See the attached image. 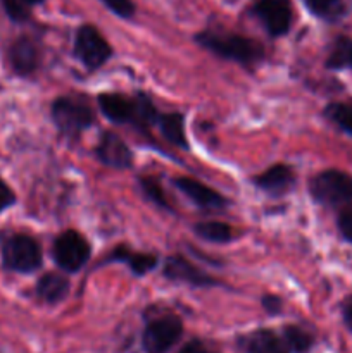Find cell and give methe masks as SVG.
Instances as JSON below:
<instances>
[{
	"instance_id": "cell-30",
	"label": "cell",
	"mask_w": 352,
	"mask_h": 353,
	"mask_svg": "<svg viewBox=\"0 0 352 353\" xmlns=\"http://www.w3.org/2000/svg\"><path fill=\"white\" fill-rule=\"evenodd\" d=\"M262 307H264L269 314L276 316V314L282 310V300H280L278 296L266 295V296H262Z\"/></svg>"
},
{
	"instance_id": "cell-19",
	"label": "cell",
	"mask_w": 352,
	"mask_h": 353,
	"mask_svg": "<svg viewBox=\"0 0 352 353\" xmlns=\"http://www.w3.org/2000/svg\"><path fill=\"white\" fill-rule=\"evenodd\" d=\"M159 116L161 114L155 110V105L152 103L150 97L145 93H138L133 99V117H131V124L138 128V130L145 131L147 128L157 124Z\"/></svg>"
},
{
	"instance_id": "cell-3",
	"label": "cell",
	"mask_w": 352,
	"mask_h": 353,
	"mask_svg": "<svg viewBox=\"0 0 352 353\" xmlns=\"http://www.w3.org/2000/svg\"><path fill=\"white\" fill-rule=\"evenodd\" d=\"M3 268L9 271L30 274L41 265V248L31 236L16 234L3 243L2 248Z\"/></svg>"
},
{
	"instance_id": "cell-24",
	"label": "cell",
	"mask_w": 352,
	"mask_h": 353,
	"mask_svg": "<svg viewBox=\"0 0 352 353\" xmlns=\"http://www.w3.org/2000/svg\"><path fill=\"white\" fill-rule=\"evenodd\" d=\"M351 55H352V40L342 37L338 38L337 43L331 48V54L328 57L326 65L330 69H342L345 65H351Z\"/></svg>"
},
{
	"instance_id": "cell-31",
	"label": "cell",
	"mask_w": 352,
	"mask_h": 353,
	"mask_svg": "<svg viewBox=\"0 0 352 353\" xmlns=\"http://www.w3.org/2000/svg\"><path fill=\"white\" fill-rule=\"evenodd\" d=\"M178 353H213L200 340H192L185 345Z\"/></svg>"
},
{
	"instance_id": "cell-11",
	"label": "cell",
	"mask_w": 352,
	"mask_h": 353,
	"mask_svg": "<svg viewBox=\"0 0 352 353\" xmlns=\"http://www.w3.org/2000/svg\"><path fill=\"white\" fill-rule=\"evenodd\" d=\"M173 185L202 209H224L228 205L224 196H221L219 193L193 178H178L173 181Z\"/></svg>"
},
{
	"instance_id": "cell-23",
	"label": "cell",
	"mask_w": 352,
	"mask_h": 353,
	"mask_svg": "<svg viewBox=\"0 0 352 353\" xmlns=\"http://www.w3.org/2000/svg\"><path fill=\"white\" fill-rule=\"evenodd\" d=\"M324 116H326L331 123L337 124L340 130H344L345 133L352 134V103H330V105H326V109H324Z\"/></svg>"
},
{
	"instance_id": "cell-17",
	"label": "cell",
	"mask_w": 352,
	"mask_h": 353,
	"mask_svg": "<svg viewBox=\"0 0 352 353\" xmlns=\"http://www.w3.org/2000/svg\"><path fill=\"white\" fill-rule=\"evenodd\" d=\"M69 293V279L57 272H47L37 283V295L47 303H59Z\"/></svg>"
},
{
	"instance_id": "cell-33",
	"label": "cell",
	"mask_w": 352,
	"mask_h": 353,
	"mask_svg": "<svg viewBox=\"0 0 352 353\" xmlns=\"http://www.w3.org/2000/svg\"><path fill=\"white\" fill-rule=\"evenodd\" d=\"M23 2L26 3V6L31 9V7H35V6H41V3H43L45 0H23Z\"/></svg>"
},
{
	"instance_id": "cell-8",
	"label": "cell",
	"mask_w": 352,
	"mask_h": 353,
	"mask_svg": "<svg viewBox=\"0 0 352 353\" xmlns=\"http://www.w3.org/2000/svg\"><path fill=\"white\" fill-rule=\"evenodd\" d=\"M252 14L271 37H283L290 31L293 21L292 0H257L252 6Z\"/></svg>"
},
{
	"instance_id": "cell-5",
	"label": "cell",
	"mask_w": 352,
	"mask_h": 353,
	"mask_svg": "<svg viewBox=\"0 0 352 353\" xmlns=\"http://www.w3.org/2000/svg\"><path fill=\"white\" fill-rule=\"evenodd\" d=\"M92 248L86 238L78 231H64L59 234L52 247L55 264L66 272H78L90 261Z\"/></svg>"
},
{
	"instance_id": "cell-32",
	"label": "cell",
	"mask_w": 352,
	"mask_h": 353,
	"mask_svg": "<svg viewBox=\"0 0 352 353\" xmlns=\"http://www.w3.org/2000/svg\"><path fill=\"white\" fill-rule=\"evenodd\" d=\"M342 314H344V323L349 330L352 331V296H349L344 302V309H342Z\"/></svg>"
},
{
	"instance_id": "cell-7",
	"label": "cell",
	"mask_w": 352,
	"mask_h": 353,
	"mask_svg": "<svg viewBox=\"0 0 352 353\" xmlns=\"http://www.w3.org/2000/svg\"><path fill=\"white\" fill-rule=\"evenodd\" d=\"M183 334V323L178 316H162L147 324L141 336L145 353H168Z\"/></svg>"
},
{
	"instance_id": "cell-18",
	"label": "cell",
	"mask_w": 352,
	"mask_h": 353,
	"mask_svg": "<svg viewBox=\"0 0 352 353\" xmlns=\"http://www.w3.org/2000/svg\"><path fill=\"white\" fill-rule=\"evenodd\" d=\"M159 130H161L162 137L168 141H171L176 147L188 150V141L185 137V119L182 114H162L159 116Z\"/></svg>"
},
{
	"instance_id": "cell-25",
	"label": "cell",
	"mask_w": 352,
	"mask_h": 353,
	"mask_svg": "<svg viewBox=\"0 0 352 353\" xmlns=\"http://www.w3.org/2000/svg\"><path fill=\"white\" fill-rule=\"evenodd\" d=\"M140 186L141 190H144L145 196H147L150 202L157 203L159 207H162V209H168L171 210V207H169V202L166 200V195H164V190H162V186L159 185L155 179L152 178H144L140 181Z\"/></svg>"
},
{
	"instance_id": "cell-34",
	"label": "cell",
	"mask_w": 352,
	"mask_h": 353,
	"mask_svg": "<svg viewBox=\"0 0 352 353\" xmlns=\"http://www.w3.org/2000/svg\"><path fill=\"white\" fill-rule=\"evenodd\" d=\"M351 65H352V55H351Z\"/></svg>"
},
{
	"instance_id": "cell-9",
	"label": "cell",
	"mask_w": 352,
	"mask_h": 353,
	"mask_svg": "<svg viewBox=\"0 0 352 353\" xmlns=\"http://www.w3.org/2000/svg\"><path fill=\"white\" fill-rule=\"evenodd\" d=\"M164 276L168 279H173V281L188 283L192 286L216 285L213 278H209L206 272L200 271L199 268H195L192 262L186 261L182 255H171V257L166 259Z\"/></svg>"
},
{
	"instance_id": "cell-26",
	"label": "cell",
	"mask_w": 352,
	"mask_h": 353,
	"mask_svg": "<svg viewBox=\"0 0 352 353\" xmlns=\"http://www.w3.org/2000/svg\"><path fill=\"white\" fill-rule=\"evenodd\" d=\"M3 10L14 23H24L30 19L31 9L23 2V0H0Z\"/></svg>"
},
{
	"instance_id": "cell-4",
	"label": "cell",
	"mask_w": 352,
	"mask_h": 353,
	"mask_svg": "<svg viewBox=\"0 0 352 353\" xmlns=\"http://www.w3.org/2000/svg\"><path fill=\"white\" fill-rule=\"evenodd\" d=\"M52 119L68 137H78L93 124V112L83 100L61 97L52 103Z\"/></svg>"
},
{
	"instance_id": "cell-13",
	"label": "cell",
	"mask_w": 352,
	"mask_h": 353,
	"mask_svg": "<svg viewBox=\"0 0 352 353\" xmlns=\"http://www.w3.org/2000/svg\"><path fill=\"white\" fill-rule=\"evenodd\" d=\"M9 61L14 72L21 76H30L35 72L40 64V50L38 45L31 38L21 37L10 45Z\"/></svg>"
},
{
	"instance_id": "cell-6",
	"label": "cell",
	"mask_w": 352,
	"mask_h": 353,
	"mask_svg": "<svg viewBox=\"0 0 352 353\" xmlns=\"http://www.w3.org/2000/svg\"><path fill=\"white\" fill-rule=\"evenodd\" d=\"M75 55L83 62L85 68L93 71V69H99L100 65L109 61L110 55H113V48L95 26L83 24L76 31Z\"/></svg>"
},
{
	"instance_id": "cell-27",
	"label": "cell",
	"mask_w": 352,
	"mask_h": 353,
	"mask_svg": "<svg viewBox=\"0 0 352 353\" xmlns=\"http://www.w3.org/2000/svg\"><path fill=\"white\" fill-rule=\"evenodd\" d=\"M107 9L110 10L113 14H116L117 17L121 19H130V17L135 16V7L133 0H100Z\"/></svg>"
},
{
	"instance_id": "cell-15",
	"label": "cell",
	"mask_w": 352,
	"mask_h": 353,
	"mask_svg": "<svg viewBox=\"0 0 352 353\" xmlns=\"http://www.w3.org/2000/svg\"><path fill=\"white\" fill-rule=\"evenodd\" d=\"M100 110L109 121L116 124L131 123L133 117V99L121 95V93H100L99 99Z\"/></svg>"
},
{
	"instance_id": "cell-22",
	"label": "cell",
	"mask_w": 352,
	"mask_h": 353,
	"mask_svg": "<svg viewBox=\"0 0 352 353\" xmlns=\"http://www.w3.org/2000/svg\"><path fill=\"white\" fill-rule=\"evenodd\" d=\"M195 233L199 238L206 241H213V243H226L233 238L231 228L224 223H217V221L199 223L195 226Z\"/></svg>"
},
{
	"instance_id": "cell-1",
	"label": "cell",
	"mask_w": 352,
	"mask_h": 353,
	"mask_svg": "<svg viewBox=\"0 0 352 353\" xmlns=\"http://www.w3.org/2000/svg\"><path fill=\"white\" fill-rule=\"evenodd\" d=\"M195 41L217 57L228 59V61L244 65H254L264 57V48L259 41L237 33H230V31H200L195 37Z\"/></svg>"
},
{
	"instance_id": "cell-12",
	"label": "cell",
	"mask_w": 352,
	"mask_h": 353,
	"mask_svg": "<svg viewBox=\"0 0 352 353\" xmlns=\"http://www.w3.org/2000/svg\"><path fill=\"white\" fill-rule=\"evenodd\" d=\"M255 186L261 188L262 192L268 193L271 196H283L293 188L295 185V174H293L292 168L285 164H276L259 174L254 179Z\"/></svg>"
},
{
	"instance_id": "cell-20",
	"label": "cell",
	"mask_w": 352,
	"mask_h": 353,
	"mask_svg": "<svg viewBox=\"0 0 352 353\" xmlns=\"http://www.w3.org/2000/svg\"><path fill=\"white\" fill-rule=\"evenodd\" d=\"M311 14L324 21H338L347 14V0H304Z\"/></svg>"
},
{
	"instance_id": "cell-16",
	"label": "cell",
	"mask_w": 352,
	"mask_h": 353,
	"mask_svg": "<svg viewBox=\"0 0 352 353\" xmlns=\"http://www.w3.org/2000/svg\"><path fill=\"white\" fill-rule=\"evenodd\" d=\"M106 262H123L131 269V272H135L137 276H144L145 272L155 269L159 259L152 254H140V252H131L124 247H117L106 259Z\"/></svg>"
},
{
	"instance_id": "cell-29",
	"label": "cell",
	"mask_w": 352,
	"mask_h": 353,
	"mask_svg": "<svg viewBox=\"0 0 352 353\" xmlns=\"http://www.w3.org/2000/svg\"><path fill=\"white\" fill-rule=\"evenodd\" d=\"M14 203H16V195H14V192L10 190V186L0 179V214H2L3 210L10 209Z\"/></svg>"
},
{
	"instance_id": "cell-21",
	"label": "cell",
	"mask_w": 352,
	"mask_h": 353,
	"mask_svg": "<svg viewBox=\"0 0 352 353\" xmlns=\"http://www.w3.org/2000/svg\"><path fill=\"white\" fill-rule=\"evenodd\" d=\"M283 341L290 353H307L313 347L314 340L306 330L299 326H289L283 330Z\"/></svg>"
},
{
	"instance_id": "cell-10",
	"label": "cell",
	"mask_w": 352,
	"mask_h": 353,
	"mask_svg": "<svg viewBox=\"0 0 352 353\" xmlns=\"http://www.w3.org/2000/svg\"><path fill=\"white\" fill-rule=\"evenodd\" d=\"M95 152L99 161L109 168L126 169L133 161V155H131L128 145L114 133H104Z\"/></svg>"
},
{
	"instance_id": "cell-28",
	"label": "cell",
	"mask_w": 352,
	"mask_h": 353,
	"mask_svg": "<svg viewBox=\"0 0 352 353\" xmlns=\"http://www.w3.org/2000/svg\"><path fill=\"white\" fill-rule=\"evenodd\" d=\"M338 230L342 236L352 243V205H347L338 216Z\"/></svg>"
},
{
	"instance_id": "cell-2",
	"label": "cell",
	"mask_w": 352,
	"mask_h": 353,
	"mask_svg": "<svg viewBox=\"0 0 352 353\" xmlns=\"http://www.w3.org/2000/svg\"><path fill=\"white\" fill-rule=\"evenodd\" d=\"M309 192L321 205H345L352 202V176L337 169H328L311 179Z\"/></svg>"
},
{
	"instance_id": "cell-14",
	"label": "cell",
	"mask_w": 352,
	"mask_h": 353,
	"mask_svg": "<svg viewBox=\"0 0 352 353\" xmlns=\"http://www.w3.org/2000/svg\"><path fill=\"white\" fill-rule=\"evenodd\" d=\"M242 350L247 353H290L282 336L271 330H257L240 338Z\"/></svg>"
}]
</instances>
